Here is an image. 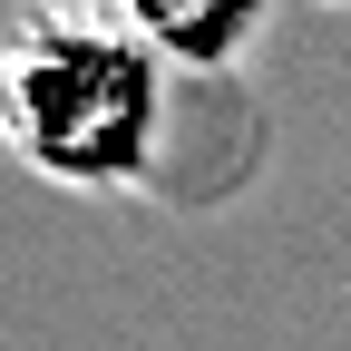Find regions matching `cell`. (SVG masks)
<instances>
[{
  "mask_svg": "<svg viewBox=\"0 0 351 351\" xmlns=\"http://www.w3.org/2000/svg\"><path fill=\"white\" fill-rule=\"evenodd\" d=\"M166 78L108 0H29L0 49V137L69 195H137L166 156Z\"/></svg>",
  "mask_w": 351,
  "mask_h": 351,
  "instance_id": "cell-1",
  "label": "cell"
},
{
  "mask_svg": "<svg viewBox=\"0 0 351 351\" xmlns=\"http://www.w3.org/2000/svg\"><path fill=\"white\" fill-rule=\"evenodd\" d=\"M108 10L147 39L166 69H195V78H234L254 59L274 0H108Z\"/></svg>",
  "mask_w": 351,
  "mask_h": 351,
  "instance_id": "cell-2",
  "label": "cell"
},
{
  "mask_svg": "<svg viewBox=\"0 0 351 351\" xmlns=\"http://www.w3.org/2000/svg\"><path fill=\"white\" fill-rule=\"evenodd\" d=\"M322 10H351V0H322Z\"/></svg>",
  "mask_w": 351,
  "mask_h": 351,
  "instance_id": "cell-3",
  "label": "cell"
}]
</instances>
